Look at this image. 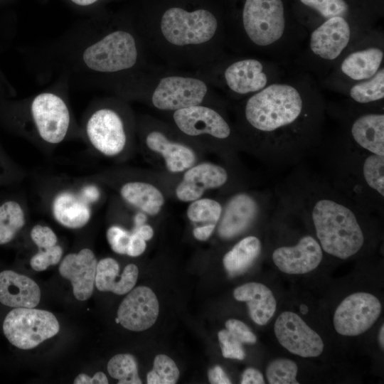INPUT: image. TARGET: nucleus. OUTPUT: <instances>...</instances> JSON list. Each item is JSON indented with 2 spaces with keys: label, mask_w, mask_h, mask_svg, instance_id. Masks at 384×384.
Returning a JSON list of instances; mask_svg holds the SVG:
<instances>
[{
  "label": "nucleus",
  "mask_w": 384,
  "mask_h": 384,
  "mask_svg": "<svg viewBox=\"0 0 384 384\" xmlns=\"http://www.w3.org/2000/svg\"><path fill=\"white\" fill-rule=\"evenodd\" d=\"M326 106L307 76L274 81L246 101L243 117L254 151L274 167L295 166L324 138Z\"/></svg>",
  "instance_id": "1"
},
{
  "label": "nucleus",
  "mask_w": 384,
  "mask_h": 384,
  "mask_svg": "<svg viewBox=\"0 0 384 384\" xmlns=\"http://www.w3.org/2000/svg\"><path fill=\"white\" fill-rule=\"evenodd\" d=\"M274 193L303 218L329 255L347 260L366 246L373 214L358 208L321 173L298 164Z\"/></svg>",
  "instance_id": "2"
},
{
  "label": "nucleus",
  "mask_w": 384,
  "mask_h": 384,
  "mask_svg": "<svg viewBox=\"0 0 384 384\" xmlns=\"http://www.w3.org/2000/svg\"><path fill=\"white\" fill-rule=\"evenodd\" d=\"M314 151L321 159V174L336 190L361 210L383 213L384 156L357 146L340 130L323 138Z\"/></svg>",
  "instance_id": "3"
},
{
  "label": "nucleus",
  "mask_w": 384,
  "mask_h": 384,
  "mask_svg": "<svg viewBox=\"0 0 384 384\" xmlns=\"http://www.w3.org/2000/svg\"><path fill=\"white\" fill-rule=\"evenodd\" d=\"M242 21L250 41L272 56L290 54L304 38L288 28L282 0H245Z\"/></svg>",
  "instance_id": "4"
},
{
  "label": "nucleus",
  "mask_w": 384,
  "mask_h": 384,
  "mask_svg": "<svg viewBox=\"0 0 384 384\" xmlns=\"http://www.w3.org/2000/svg\"><path fill=\"white\" fill-rule=\"evenodd\" d=\"M339 122L340 131L357 146L384 156L383 106H365L350 100L342 106L326 107Z\"/></svg>",
  "instance_id": "5"
},
{
  "label": "nucleus",
  "mask_w": 384,
  "mask_h": 384,
  "mask_svg": "<svg viewBox=\"0 0 384 384\" xmlns=\"http://www.w3.org/2000/svg\"><path fill=\"white\" fill-rule=\"evenodd\" d=\"M59 330V323L51 312L34 308H14L3 322L5 336L21 349L33 348Z\"/></svg>",
  "instance_id": "6"
},
{
  "label": "nucleus",
  "mask_w": 384,
  "mask_h": 384,
  "mask_svg": "<svg viewBox=\"0 0 384 384\" xmlns=\"http://www.w3.org/2000/svg\"><path fill=\"white\" fill-rule=\"evenodd\" d=\"M275 205L274 193L238 192L229 198L223 209L218 228L219 236L229 240L240 235L259 219L272 212Z\"/></svg>",
  "instance_id": "7"
},
{
  "label": "nucleus",
  "mask_w": 384,
  "mask_h": 384,
  "mask_svg": "<svg viewBox=\"0 0 384 384\" xmlns=\"http://www.w3.org/2000/svg\"><path fill=\"white\" fill-rule=\"evenodd\" d=\"M217 28L216 18L205 9L188 12L173 7L164 12L161 21L164 37L178 46L206 43L213 37Z\"/></svg>",
  "instance_id": "8"
},
{
  "label": "nucleus",
  "mask_w": 384,
  "mask_h": 384,
  "mask_svg": "<svg viewBox=\"0 0 384 384\" xmlns=\"http://www.w3.org/2000/svg\"><path fill=\"white\" fill-rule=\"evenodd\" d=\"M137 59L134 37L124 31H116L88 46L82 60L90 70L113 73L133 67Z\"/></svg>",
  "instance_id": "9"
},
{
  "label": "nucleus",
  "mask_w": 384,
  "mask_h": 384,
  "mask_svg": "<svg viewBox=\"0 0 384 384\" xmlns=\"http://www.w3.org/2000/svg\"><path fill=\"white\" fill-rule=\"evenodd\" d=\"M378 298L359 292L346 297L336 308L334 316L336 331L343 336H354L368 331L381 313Z\"/></svg>",
  "instance_id": "10"
},
{
  "label": "nucleus",
  "mask_w": 384,
  "mask_h": 384,
  "mask_svg": "<svg viewBox=\"0 0 384 384\" xmlns=\"http://www.w3.org/2000/svg\"><path fill=\"white\" fill-rule=\"evenodd\" d=\"M358 31H353L344 17L326 19L310 33L309 49L314 58L330 63L340 59L349 46L358 40Z\"/></svg>",
  "instance_id": "11"
},
{
  "label": "nucleus",
  "mask_w": 384,
  "mask_h": 384,
  "mask_svg": "<svg viewBox=\"0 0 384 384\" xmlns=\"http://www.w3.org/2000/svg\"><path fill=\"white\" fill-rule=\"evenodd\" d=\"M31 111L38 135L43 141L57 144L65 139L70 115L60 97L51 92L41 93L33 100Z\"/></svg>",
  "instance_id": "12"
},
{
  "label": "nucleus",
  "mask_w": 384,
  "mask_h": 384,
  "mask_svg": "<svg viewBox=\"0 0 384 384\" xmlns=\"http://www.w3.org/2000/svg\"><path fill=\"white\" fill-rule=\"evenodd\" d=\"M324 253L314 235L303 233L294 242L279 244L272 250V260L282 272L290 274L314 270L321 262Z\"/></svg>",
  "instance_id": "13"
},
{
  "label": "nucleus",
  "mask_w": 384,
  "mask_h": 384,
  "mask_svg": "<svg viewBox=\"0 0 384 384\" xmlns=\"http://www.w3.org/2000/svg\"><path fill=\"white\" fill-rule=\"evenodd\" d=\"M274 331L279 343L293 354L310 358L323 352L321 336L296 313L282 312L275 321Z\"/></svg>",
  "instance_id": "14"
},
{
  "label": "nucleus",
  "mask_w": 384,
  "mask_h": 384,
  "mask_svg": "<svg viewBox=\"0 0 384 384\" xmlns=\"http://www.w3.org/2000/svg\"><path fill=\"white\" fill-rule=\"evenodd\" d=\"M206 83L192 78L169 76L162 78L152 95V103L164 110H178L199 105L207 93Z\"/></svg>",
  "instance_id": "15"
},
{
  "label": "nucleus",
  "mask_w": 384,
  "mask_h": 384,
  "mask_svg": "<svg viewBox=\"0 0 384 384\" xmlns=\"http://www.w3.org/2000/svg\"><path fill=\"white\" fill-rule=\"evenodd\" d=\"M85 131L91 145L105 156H116L125 146L127 137L122 120L111 109L102 108L92 113Z\"/></svg>",
  "instance_id": "16"
},
{
  "label": "nucleus",
  "mask_w": 384,
  "mask_h": 384,
  "mask_svg": "<svg viewBox=\"0 0 384 384\" xmlns=\"http://www.w3.org/2000/svg\"><path fill=\"white\" fill-rule=\"evenodd\" d=\"M159 305L154 292L146 286L129 291L117 310L119 323L125 329L142 331L156 322Z\"/></svg>",
  "instance_id": "17"
},
{
  "label": "nucleus",
  "mask_w": 384,
  "mask_h": 384,
  "mask_svg": "<svg viewBox=\"0 0 384 384\" xmlns=\"http://www.w3.org/2000/svg\"><path fill=\"white\" fill-rule=\"evenodd\" d=\"M174 120L179 129L190 136L207 134L225 140L232 129L228 122L215 110L201 105L176 110Z\"/></svg>",
  "instance_id": "18"
},
{
  "label": "nucleus",
  "mask_w": 384,
  "mask_h": 384,
  "mask_svg": "<svg viewBox=\"0 0 384 384\" xmlns=\"http://www.w3.org/2000/svg\"><path fill=\"white\" fill-rule=\"evenodd\" d=\"M97 260L93 252L84 248L78 253L67 255L59 266L60 275L70 280L75 297L85 301L92 294Z\"/></svg>",
  "instance_id": "19"
},
{
  "label": "nucleus",
  "mask_w": 384,
  "mask_h": 384,
  "mask_svg": "<svg viewBox=\"0 0 384 384\" xmlns=\"http://www.w3.org/2000/svg\"><path fill=\"white\" fill-rule=\"evenodd\" d=\"M224 78L230 90L239 95L256 93L281 78L270 76L266 65L255 58L233 63L225 69Z\"/></svg>",
  "instance_id": "20"
},
{
  "label": "nucleus",
  "mask_w": 384,
  "mask_h": 384,
  "mask_svg": "<svg viewBox=\"0 0 384 384\" xmlns=\"http://www.w3.org/2000/svg\"><path fill=\"white\" fill-rule=\"evenodd\" d=\"M228 179V172L224 167L202 163L188 169L176 188V195L182 201H193L206 190L222 187Z\"/></svg>",
  "instance_id": "21"
},
{
  "label": "nucleus",
  "mask_w": 384,
  "mask_h": 384,
  "mask_svg": "<svg viewBox=\"0 0 384 384\" xmlns=\"http://www.w3.org/2000/svg\"><path fill=\"white\" fill-rule=\"evenodd\" d=\"M40 299V288L32 279L11 270L0 272L1 304L15 308H33Z\"/></svg>",
  "instance_id": "22"
},
{
  "label": "nucleus",
  "mask_w": 384,
  "mask_h": 384,
  "mask_svg": "<svg viewBox=\"0 0 384 384\" xmlns=\"http://www.w3.org/2000/svg\"><path fill=\"white\" fill-rule=\"evenodd\" d=\"M339 64L342 76L355 82L373 76L382 67L384 52L381 46L370 45L355 48L345 55Z\"/></svg>",
  "instance_id": "23"
},
{
  "label": "nucleus",
  "mask_w": 384,
  "mask_h": 384,
  "mask_svg": "<svg viewBox=\"0 0 384 384\" xmlns=\"http://www.w3.org/2000/svg\"><path fill=\"white\" fill-rule=\"evenodd\" d=\"M90 203L80 193L63 191L58 193L51 203L55 220L70 229L84 227L91 218Z\"/></svg>",
  "instance_id": "24"
},
{
  "label": "nucleus",
  "mask_w": 384,
  "mask_h": 384,
  "mask_svg": "<svg viewBox=\"0 0 384 384\" xmlns=\"http://www.w3.org/2000/svg\"><path fill=\"white\" fill-rule=\"evenodd\" d=\"M233 296L236 300L247 303L251 319L258 325L266 324L276 311L277 302L274 294L263 284H244L235 289Z\"/></svg>",
  "instance_id": "25"
},
{
  "label": "nucleus",
  "mask_w": 384,
  "mask_h": 384,
  "mask_svg": "<svg viewBox=\"0 0 384 384\" xmlns=\"http://www.w3.org/2000/svg\"><path fill=\"white\" fill-rule=\"evenodd\" d=\"M119 266L113 258L107 257L97 262L95 284L101 292H111L122 295L134 287L139 274L137 267L127 265L119 277Z\"/></svg>",
  "instance_id": "26"
},
{
  "label": "nucleus",
  "mask_w": 384,
  "mask_h": 384,
  "mask_svg": "<svg viewBox=\"0 0 384 384\" xmlns=\"http://www.w3.org/2000/svg\"><path fill=\"white\" fill-rule=\"evenodd\" d=\"M151 150L161 154L171 172H181L191 168L196 161V155L189 147L169 141L160 132L153 131L146 138Z\"/></svg>",
  "instance_id": "27"
},
{
  "label": "nucleus",
  "mask_w": 384,
  "mask_h": 384,
  "mask_svg": "<svg viewBox=\"0 0 384 384\" xmlns=\"http://www.w3.org/2000/svg\"><path fill=\"white\" fill-rule=\"evenodd\" d=\"M120 194L128 203L151 215L157 214L164 203L161 191L144 182L126 183L122 186Z\"/></svg>",
  "instance_id": "28"
},
{
  "label": "nucleus",
  "mask_w": 384,
  "mask_h": 384,
  "mask_svg": "<svg viewBox=\"0 0 384 384\" xmlns=\"http://www.w3.org/2000/svg\"><path fill=\"white\" fill-rule=\"evenodd\" d=\"M262 245L255 235H248L239 240L223 258L225 269L231 274L245 272L260 255Z\"/></svg>",
  "instance_id": "29"
},
{
  "label": "nucleus",
  "mask_w": 384,
  "mask_h": 384,
  "mask_svg": "<svg viewBox=\"0 0 384 384\" xmlns=\"http://www.w3.org/2000/svg\"><path fill=\"white\" fill-rule=\"evenodd\" d=\"M350 100L365 106H383L384 68L382 66L371 78L353 83L348 90Z\"/></svg>",
  "instance_id": "30"
},
{
  "label": "nucleus",
  "mask_w": 384,
  "mask_h": 384,
  "mask_svg": "<svg viewBox=\"0 0 384 384\" xmlns=\"http://www.w3.org/2000/svg\"><path fill=\"white\" fill-rule=\"evenodd\" d=\"M25 213L16 201L0 205V245L11 242L25 225Z\"/></svg>",
  "instance_id": "31"
},
{
  "label": "nucleus",
  "mask_w": 384,
  "mask_h": 384,
  "mask_svg": "<svg viewBox=\"0 0 384 384\" xmlns=\"http://www.w3.org/2000/svg\"><path fill=\"white\" fill-rule=\"evenodd\" d=\"M107 371L111 377L118 380V384H141L138 375L137 363L129 353H119L113 356L107 363Z\"/></svg>",
  "instance_id": "32"
},
{
  "label": "nucleus",
  "mask_w": 384,
  "mask_h": 384,
  "mask_svg": "<svg viewBox=\"0 0 384 384\" xmlns=\"http://www.w3.org/2000/svg\"><path fill=\"white\" fill-rule=\"evenodd\" d=\"M222 211L223 207L217 201L198 198L193 201L188 207L187 216L195 223L216 225L220 220Z\"/></svg>",
  "instance_id": "33"
},
{
  "label": "nucleus",
  "mask_w": 384,
  "mask_h": 384,
  "mask_svg": "<svg viewBox=\"0 0 384 384\" xmlns=\"http://www.w3.org/2000/svg\"><path fill=\"white\" fill-rule=\"evenodd\" d=\"M179 370L175 362L164 354L157 355L154 361L153 369L148 373V384H174L179 377Z\"/></svg>",
  "instance_id": "34"
},
{
  "label": "nucleus",
  "mask_w": 384,
  "mask_h": 384,
  "mask_svg": "<svg viewBox=\"0 0 384 384\" xmlns=\"http://www.w3.org/2000/svg\"><path fill=\"white\" fill-rule=\"evenodd\" d=\"M297 365L288 358H277L266 369V377L270 384H299L297 380Z\"/></svg>",
  "instance_id": "35"
},
{
  "label": "nucleus",
  "mask_w": 384,
  "mask_h": 384,
  "mask_svg": "<svg viewBox=\"0 0 384 384\" xmlns=\"http://www.w3.org/2000/svg\"><path fill=\"white\" fill-rule=\"evenodd\" d=\"M302 4L316 11L326 21L332 17L346 18L348 5L345 0H300Z\"/></svg>",
  "instance_id": "36"
},
{
  "label": "nucleus",
  "mask_w": 384,
  "mask_h": 384,
  "mask_svg": "<svg viewBox=\"0 0 384 384\" xmlns=\"http://www.w3.org/2000/svg\"><path fill=\"white\" fill-rule=\"evenodd\" d=\"M63 249L55 245L51 247L39 250L30 260L31 267L36 271L46 270L49 266L58 264L63 256Z\"/></svg>",
  "instance_id": "37"
},
{
  "label": "nucleus",
  "mask_w": 384,
  "mask_h": 384,
  "mask_svg": "<svg viewBox=\"0 0 384 384\" xmlns=\"http://www.w3.org/2000/svg\"><path fill=\"white\" fill-rule=\"evenodd\" d=\"M218 336L223 357L238 360H242L245 358L242 343L228 329L220 331Z\"/></svg>",
  "instance_id": "38"
},
{
  "label": "nucleus",
  "mask_w": 384,
  "mask_h": 384,
  "mask_svg": "<svg viewBox=\"0 0 384 384\" xmlns=\"http://www.w3.org/2000/svg\"><path fill=\"white\" fill-rule=\"evenodd\" d=\"M130 234L124 228L114 225L107 231V240L112 250L118 254L126 255Z\"/></svg>",
  "instance_id": "39"
},
{
  "label": "nucleus",
  "mask_w": 384,
  "mask_h": 384,
  "mask_svg": "<svg viewBox=\"0 0 384 384\" xmlns=\"http://www.w3.org/2000/svg\"><path fill=\"white\" fill-rule=\"evenodd\" d=\"M31 238L39 250L57 245L58 238L54 231L48 226L35 225L31 231Z\"/></svg>",
  "instance_id": "40"
},
{
  "label": "nucleus",
  "mask_w": 384,
  "mask_h": 384,
  "mask_svg": "<svg viewBox=\"0 0 384 384\" xmlns=\"http://www.w3.org/2000/svg\"><path fill=\"white\" fill-rule=\"evenodd\" d=\"M225 327L242 343H255L256 336L250 329L242 321L230 319L225 322Z\"/></svg>",
  "instance_id": "41"
},
{
  "label": "nucleus",
  "mask_w": 384,
  "mask_h": 384,
  "mask_svg": "<svg viewBox=\"0 0 384 384\" xmlns=\"http://www.w3.org/2000/svg\"><path fill=\"white\" fill-rule=\"evenodd\" d=\"M146 247V240L141 238L137 233L132 231L130 234L126 255L131 257L139 256L144 252Z\"/></svg>",
  "instance_id": "42"
},
{
  "label": "nucleus",
  "mask_w": 384,
  "mask_h": 384,
  "mask_svg": "<svg viewBox=\"0 0 384 384\" xmlns=\"http://www.w3.org/2000/svg\"><path fill=\"white\" fill-rule=\"evenodd\" d=\"M75 384H107L108 379L102 372H97L92 378L86 374L81 373L74 380Z\"/></svg>",
  "instance_id": "43"
},
{
  "label": "nucleus",
  "mask_w": 384,
  "mask_h": 384,
  "mask_svg": "<svg viewBox=\"0 0 384 384\" xmlns=\"http://www.w3.org/2000/svg\"><path fill=\"white\" fill-rule=\"evenodd\" d=\"M241 384H264L262 374L253 368H248L244 370L240 381Z\"/></svg>",
  "instance_id": "44"
},
{
  "label": "nucleus",
  "mask_w": 384,
  "mask_h": 384,
  "mask_svg": "<svg viewBox=\"0 0 384 384\" xmlns=\"http://www.w3.org/2000/svg\"><path fill=\"white\" fill-rule=\"evenodd\" d=\"M209 382L212 384H230V379L219 366H215L208 372Z\"/></svg>",
  "instance_id": "45"
},
{
  "label": "nucleus",
  "mask_w": 384,
  "mask_h": 384,
  "mask_svg": "<svg viewBox=\"0 0 384 384\" xmlns=\"http://www.w3.org/2000/svg\"><path fill=\"white\" fill-rule=\"evenodd\" d=\"M215 225L208 224L196 227L193 230V236L198 240H206L213 233Z\"/></svg>",
  "instance_id": "46"
},
{
  "label": "nucleus",
  "mask_w": 384,
  "mask_h": 384,
  "mask_svg": "<svg viewBox=\"0 0 384 384\" xmlns=\"http://www.w3.org/2000/svg\"><path fill=\"white\" fill-rule=\"evenodd\" d=\"M80 193L89 203L96 201L100 198L98 188L92 185L84 187Z\"/></svg>",
  "instance_id": "47"
},
{
  "label": "nucleus",
  "mask_w": 384,
  "mask_h": 384,
  "mask_svg": "<svg viewBox=\"0 0 384 384\" xmlns=\"http://www.w3.org/2000/svg\"><path fill=\"white\" fill-rule=\"evenodd\" d=\"M144 240H149L154 235V230L149 225H142L139 227H135L134 230Z\"/></svg>",
  "instance_id": "48"
},
{
  "label": "nucleus",
  "mask_w": 384,
  "mask_h": 384,
  "mask_svg": "<svg viewBox=\"0 0 384 384\" xmlns=\"http://www.w3.org/2000/svg\"><path fill=\"white\" fill-rule=\"evenodd\" d=\"M146 216L142 213H138L134 218L135 227H139L144 223Z\"/></svg>",
  "instance_id": "49"
},
{
  "label": "nucleus",
  "mask_w": 384,
  "mask_h": 384,
  "mask_svg": "<svg viewBox=\"0 0 384 384\" xmlns=\"http://www.w3.org/2000/svg\"><path fill=\"white\" fill-rule=\"evenodd\" d=\"M73 3L80 6H88L96 2L97 0H71Z\"/></svg>",
  "instance_id": "50"
},
{
  "label": "nucleus",
  "mask_w": 384,
  "mask_h": 384,
  "mask_svg": "<svg viewBox=\"0 0 384 384\" xmlns=\"http://www.w3.org/2000/svg\"><path fill=\"white\" fill-rule=\"evenodd\" d=\"M378 341H379L380 347L382 348V349H383L384 348V325H382V326L380 327L379 335H378Z\"/></svg>",
  "instance_id": "51"
},
{
  "label": "nucleus",
  "mask_w": 384,
  "mask_h": 384,
  "mask_svg": "<svg viewBox=\"0 0 384 384\" xmlns=\"http://www.w3.org/2000/svg\"><path fill=\"white\" fill-rule=\"evenodd\" d=\"M300 311L301 313H302L303 314H305L308 312V307L307 306H306L305 304H302L300 306Z\"/></svg>",
  "instance_id": "52"
}]
</instances>
